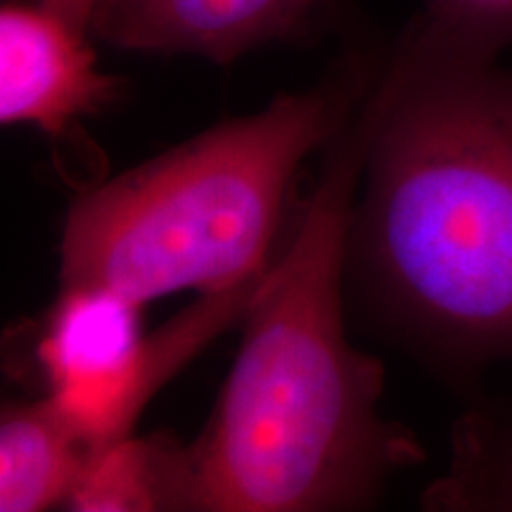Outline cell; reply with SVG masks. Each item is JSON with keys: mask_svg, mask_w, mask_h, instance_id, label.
<instances>
[{"mask_svg": "<svg viewBox=\"0 0 512 512\" xmlns=\"http://www.w3.org/2000/svg\"><path fill=\"white\" fill-rule=\"evenodd\" d=\"M411 24L472 53L503 57L512 48V0H425Z\"/></svg>", "mask_w": 512, "mask_h": 512, "instance_id": "9", "label": "cell"}, {"mask_svg": "<svg viewBox=\"0 0 512 512\" xmlns=\"http://www.w3.org/2000/svg\"><path fill=\"white\" fill-rule=\"evenodd\" d=\"M121 81L98 69L91 34L43 0L0 10V124L62 140L117 100Z\"/></svg>", "mask_w": 512, "mask_h": 512, "instance_id": "4", "label": "cell"}, {"mask_svg": "<svg viewBox=\"0 0 512 512\" xmlns=\"http://www.w3.org/2000/svg\"><path fill=\"white\" fill-rule=\"evenodd\" d=\"M420 503L439 512H512V396L479 401L460 415L444 477Z\"/></svg>", "mask_w": 512, "mask_h": 512, "instance_id": "8", "label": "cell"}, {"mask_svg": "<svg viewBox=\"0 0 512 512\" xmlns=\"http://www.w3.org/2000/svg\"><path fill=\"white\" fill-rule=\"evenodd\" d=\"M86 453V441L46 394L5 406L0 418V510L64 508Z\"/></svg>", "mask_w": 512, "mask_h": 512, "instance_id": "6", "label": "cell"}, {"mask_svg": "<svg viewBox=\"0 0 512 512\" xmlns=\"http://www.w3.org/2000/svg\"><path fill=\"white\" fill-rule=\"evenodd\" d=\"M382 60L351 53L316 86L83 192L62 230V287H110L147 306L259 278L299 169L354 119Z\"/></svg>", "mask_w": 512, "mask_h": 512, "instance_id": "3", "label": "cell"}, {"mask_svg": "<svg viewBox=\"0 0 512 512\" xmlns=\"http://www.w3.org/2000/svg\"><path fill=\"white\" fill-rule=\"evenodd\" d=\"M185 441L128 434L88 448L64 508L74 512H188Z\"/></svg>", "mask_w": 512, "mask_h": 512, "instance_id": "7", "label": "cell"}, {"mask_svg": "<svg viewBox=\"0 0 512 512\" xmlns=\"http://www.w3.org/2000/svg\"><path fill=\"white\" fill-rule=\"evenodd\" d=\"M325 0H98L91 36L128 53L230 64L313 27Z\"/></svg>", "mask_w": 512, "mask_h": 512, "instance_id": "5", "label": "cell"}, {"mask_svg": "<svg viewBox=\"0 0 512 512\" xmlns=\"http://www.w3.org/2000/svg\"><path fill=\"white\" fill-rule=\"evenodd\" d=\"M43 3H46L48 8H53L57 15H62L67 22H72L74 27L91 34L93 12L98 0H43Z\"/></svg>", "mask_w": 512, "mask_h": 512, "instance_id": "10", "label": "cell"}, {"mask_svg": "<svg viewBox=\"0 0 512 512\" xmlns=\"http://www.w3.org/2000/svg\"><path fill=\"white\" fill-rule=\"evenodd\" d=\"M368 143L363 100L323 150L290 245L242 318L219 401L185 441L188 512L361 510L425 458L411 430L382 418L384 368L351 347L344 320Z\"/></svg>", "mask_w": 512, "mask_h": 512, "instance_id": "2", "label": "cell"}, {"mask_svg": "<svg viewBox=\"0 0 512 512\" xmlns=\"http://www.w3.org/2000/svg\"><path fill=\"white\" fill-rule=\"evenodd\" d=\"M349 275L444 380L512 363V67L408 24L368 93Z\"/></svg>", "mask_w": 512, "mask_h": 512, "instance_id": "1", "label": "cell"}]
</instances>
